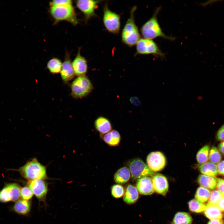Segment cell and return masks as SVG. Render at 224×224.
I'll use <instances>...</instances> for the list:
<instances>
[{
  "instance_id": "1",
  "label": "cell",
  "mask_w": 224,
  "mask_h": 224,
  "mask_svg": "<svg viewBox=\"0 0 224 224\" xmlns=\"http://www.w3.org/2000/svg\"><path fill=\"white\" fill-rule=\"evenodd\" d=\"M49 12L54 24L62 21H67L74 26L79 23L72 2L50 7Z\"/></svg>"
},
{
  "instance_id": "2",
  "label": "cell",
  "mask_w": 224,
  "mask_h": 224,
  "mask_svg": "<svg viewBox=\"0 0 224 224\" xmlns=\"http://www.w3.org/2000/svg\"><path fill=\"white\" fill-rule=\"evenodd\" d=\"M161 8V7L156 8L152 17L142 26L140 29L141 34L144 38L150 40L161 37L174 40L175 38L166 35L163 33L159 24L157 16Z\"/></svg>"
},
{
  "instance_id": "3",
  "label": "cell",
  "mask_w": 224,
  "mask_h": 224,
  "mask_svg": "<svg viewBox=\"0 0 224 224\" xmlns=\"http://www.w3.org/2000/svg\"><path fill=\"white\" fill-rule=\"evenodd\" d=\"M136 6L133 7L130 12V15L122 30L121 34L122 41L129 47L136 45L141 39L140 35L134 19V13Z\"/></svg>"
},
{
  "instance_id": "4",
  "label": "cell",
  "mask_w": 224,
  "mask_h": 224,
  "mask_svg": "<svg viewBox=\"0 0 224 224\" xmlns=\"http://www.w3.org/2000/svg\"><path fill=\"white\" fill-rule=\"evenodd\" d=\"M19 171L23 177L30 180H44L47 178L45 167L35 158L21 167Z\"/></svg>"
},
{
  "instance_id": "5",
  "label": "cell",
  "mask_w": 224,
  "mask_h": 224,
  "mask_svg": "<svg viewBox=\"0 0 224 224\" xmlns=\"http://www.w3.org/2000/svg\"><path fill=\"white\" fill-rule=\"evenodd\" d=\"M71 95L74 98H82L88 95L93 89L92 84L86 76L78 77L71 84Z\"/></svg>"
},
{
  "instance_id": "6",
  "label": "cell",
  "mask_w": 224,
  "mask_h": 224,
  "mask_svg": "<svg viewBox=\"0 0 224 224\" xmlns=\"http://www.w3.org/2000/svg\"><path fill=\"white\" fill-rule=\"evenodd\" d=\"M152 54L161 58H165V54L152 40L141 38L136 44V55Z\"/></svg>"
},
{
  "instance_id": "7",
  "label": "cell",
  "mask_w": 224,
  "mask_h": 224,
  "mask_svg": "<svg viewBox=\"0 0 224 224\" xmlns=\"http://www.w3.org/2000/svg\"><path fill=\"white\" fill-rule=\"evenodd\" d=\"M103 21L105 28L109 32L114 34L119 33L121 25L120 16L111 11L107 3L103 8Z\"/></svg>"
},
{
  "instance_id": "8",
  "label": "cell",
  "mask_w": 224,
  "mask_h": 224,
  "mask_svg": "<svg viewBox=\"0 0 224 224\" xmlns=\"http://www.w3.org/2000/svg\"><path fill=\"white\" fill-rule=\"evenodd\" d=\"M131 176L134 180H138L146 176H152L154 173L141 159L135 158L131 160L128 164Z\"/></svg>"
},
{
  "instance_id": "9",
  "label": "cell",
  "mask_w": 224,
  "mask_h": 224,
  "mask_svg": "<svg viewBox=\"0 0 224 224\" xmlns=\"http://www.w3.org/2000/svg\"><path fill=\"white\" fill-rule=\"evenodd\" d=\"M102 1L93 0H78L75 1L77 7L82 13L85 22L91 18L96 16L95 10Z\"/></svg>"
},
{
  "instance_id": "10",
  "label": "cell",
  "mask_w": 224,
  "mask_h": 224,
  "mask_svg": "<svg viewBox=\"0 0 224 224\" xmlns=\"http://www.w3.org/2000/svg\"><path fill=\"white\" fill-rule=\"evenodd\" d=\"M147 166L153 172L160 171L166 164V159L164 155L160 152L150 153L147 158Z\"/></svg>"
},
{
  "instance_id": "11",
  "label": "cell",
  "mask_w": 224,
  "mask_h": 224,
  "mask_svg": "<svg viewBox=\"0 0 224 224\" xmlns=\"http://www.w3.org/2000/svg\"><path fill=\"white\" fill-rule=\"evenodd\" d=\"M28 185L33 194L38 199L41 201L45 199L48 189L47 183L43 180H29Z\"/></svg>"
},
{
  "instance_id": "12",
  "label": "cell",
  "mask_w": 224,
  "mask_h": 224,
  "mask_svg": "<svg viewBox=\"0 0 224 224\" xmlns=\"http://www.w3.org/2000/svg\"><path fill=\"white\" fill-rule=\"evenodd\" d=\"M81 48H78L77 54L72 62L75 74L77 77L86 76L88 68L87 61L81 54Z\"/></svg>"
},
{
  "instance_id": "13",
  "label": "cell",
  "mask_w": 224,
  "mask_h": 224,
  "mask_svg": "<svg viewBox=\"0 0 224 224\" xmlns=\"http://www.w3.org/2000/svg\"><path fill=\"white\" fill-rule=\"evenodd\" d=\"M60 73L63 81L65 82L72 79L75 75L72 65L70 53L66 51Z\"/></svg>"
},
{
  "instance_id": "14",
  "label": "cell",
  "mask_w": 224,
  "mask_h": 224,
  "mask_svg": "<svg viewBox=\"0 0 224 224\" xmlns=\"http://www.w3.org/2000/svg\"><path fill=\"white\" fill-rule=\"evenodd\" d=\"M154 191L158 194L165 196L169 188L166 177L160 174H154L152 178Z\"/></svg>"
},
{
  "instance_id": "15",
  "label": "cell",
  "mask_w": 224,
  "mask_h": 224,
  "mask_svg": "<svg viewBox=\"0 0 224 224\" xmlns=\"http://www.w3.org/2000/svg\"><path fill=\"white\" fill-rule=\"evenodd\" d=\"M136 188L139 193L143 195L152 194L155 191L152 179L149 176L143 177L138 180Z\"/></svg>"
},
{
  "instance_id": "16",
  "label": "cell",
  "mask_w": 224,
  "mask_h": 224,
  "mask_svg": "<svg viewBox=\"0 0 224 224\" xmlns=\"http://www.w3.org/2000/svg\"><path fill=\"white\" fill-rule=\"evenodd\" d=\"M94 125L96 129L101 135L108 133L111 130L112 128L110 120L103 116H100L96 119Z\"/></svg>"
},
{
  "instance_id": "17",
  "label": "cell",
  "mask_w": 224,
  "mask_h": 224,
  "mask_svg": "<svg viewBox=\"0 0 224 224\" xmlns=\"http://www.w3.org/2000/svg\"><path fill=\"white\" fill-rule=\"evenodd\" d=\"M139 198L138 190L135 186L129 184L126 187L123 199L128 204H132L135 203Z\"/></svg>"
},
{
  "instance_id": "18",
  "label": "cell",
  "mask_w": 224,
  "mask_h": 224,
  "mask_svg": "<svg viewBox=\"0 0 224 224\" xmlns=\"http://www.w3.org/2000/svg\"><path fill=\"white\" fill-rule=\"evenodd\" d=\"M102 136L104 141L110 146L118 145L121 140L120 135L116 130H111L106 134L102 135Z\"/></svg>"
},
{
  "instance_id": "19",
  "label": "cell",
  "mask_w": 224,
  "mask_h": 224,
  "mask_svg": "<svg viewBox=\"0 0 224 224\" xmlns=\"http://www.w3.org/2000/svg\"><path fill=\"white\" fill-rule=\"evenodd\" d=\"M131 176L129 168L124 166L120 168L116 172L114 175V180L118 184H124L128 181Z\"/></svg>"
},
{
  "instance_id": "20",
  "label": "cell",
  "mask_w": 224,
  "mask_h": 224,
  "mask_svg": "<svg viewBox=\"0 0 224 224\" xmlns=\"http://www.w3.org/2000/svg\"><path fill=\"white\" fill-rule=\"evenodd\" d=\"M206 208L204 211L205 215L211 220L220 219L223 217L222 211L217 205L209 204L206 205Z\"/></svg>"
},
{
  "instance_id": "21",
  "label": "cell",
  "mask_w": 224,
  "mask_h": 224,
  "mask_svg": "<svg viewBox=\"0 0 224 224\" xmlns=\"http://www.w3.org/2000/svg\"><path fill=\"white\" fill-rule=\"evenodd\" d=\"M197 182L201 186L211 189H215L217 184L216 178L203 174L199 176L197 179Z\"/></svg>"
},
{
  "instance_id": "22",
  "label": "cell",
  "mask_w": 224,
  "mask_h": 224,
  "mask_svg": "<svg viewBox=\"0 0 224 224\" xmlns=\"http://www.w3.org/2000/svg\"><path fill=\"white\" fill-rule=\"evenodd\" d=\"M31 207V204L29 201L22 199L18 200L16 202L13 209L18 214L25 215L30 212Z\"/></svg>"
},
{
  "instance_id": "23",
  "label": "cell",
  "mask_w": 224,
  "mask_h": 224,
  "mask_svg": "<svg viewBox=\"0 0 224 224\" xmlns=\"http://www.w3.org/2000/svg\"><path fill=\"white\" fill-rule=\"evenodd\" d=\"M200 172L203 174L215 177L218 173L217 165L211 162L201 164L199 166Z\"/></svg>"
},
{
  "instance_id": "24",
  "label": "cell",
  "mask_w": 224,
  "mask_h": 224,
  "mask_svg": "<svg viewBox=\"0 0 224 224\" xmlns=\"http://www.w3.org/2000/svg\"><path fill=\"white\" fill-rule=\"evenodd\" d=\"M192 218L188 213L178 212L175 215L173 220V224H191Z\"/></svg>"
},
{
  "instance_id": "25",
  "label": "cell",
  "mask_w": 224,
  "mask_h": 224,
  "mask_svg": "<svg viewBox=\"0 0 224 224\" xmlns=\"http://www.w3.org/2000/svg\"><path fill=\"white\" fill-rule=\"evenodd\" d=\"M62 63L60 59L54 57L48 61L47 67L51 73L53 74L59 73L60 72Z\"/></svg>"
},
{
  "instance_id": "26",
  "label": "cell",
  "mask_w": 224,
  "mask_h": 224,
  "mask_svg": "<svg viewBox=\"0 0 224 224\" xmlns=\"http://www.w3.org/2000/svg\"><path fill=\"white\" fill-rule=\"evenodd\" d=\"M211 192L208 189L200 186L197 189L195 193V199L198 202L204 203L208 202Z\"/></svg>"
},
{
  "instance_id": "27",
  "label": "cell",
  "mask_w": 224,
  "mask_h": 224,
  "mask_svg": "<svg viewBox=\"0 0 224 224\" xmlns=\"http://www.w3.org/2000/svg\"><path fill=\"white\" fill-rule=\"evenodd\" d=\"M209 151V146L205 145L198 151L196 155V159L199 163L202 164L208 161Z\"/></svg>"
},
{
  "instance_id": "28",
  "label": "cell",
  "mask_w": 224,
  "mask_h": 224,
  "mask_svg": "<svg viewBox=\"0 0 224 224\" xmlns=\"http://www.w3.org/2000/svg\"><path fill=\"white\" fill-rule=\"evenodd\" d=\"M189 208L190 211L196 213L204 211L206 208V205L202 203L195 199L190 200L188 203Z\"/></svg>"
},
{
  "instance_id": "29",
  "label": "cell",
  "mask_w": 224,
  "mask_h": 224,
  "mask_svg": "<svg viewBox=\"0 0 224 224\" xmlns=\"http://www.w3.org/2000/svg\"><path fill=\"white\" fill-rule=\"evenodd\" d=\"M12 201V193L10 184L6 185L0 191V202L6 203Z\"/></svg>"
},
{
  "instance_id": "30",
  "label": "cell",
  "mask_w": 224,
  "mask_h": 224,
  "mask_svg": "<svg viewBox=\"0 0 224 224\" xmlns=\"http://www.w3.org/2000/svg\"><path fill=\"white\" fill-rule=\"evenodd\" d=\"M222 159L221 155L219 150L215 147H212L209 152L208 159L214 164L218 163Z\"/></svg>"
},
{
  "instance_id": "31",
  "label": "cell",
  "mask_w": 224,
  "mask_h": 224,
  "mask_svg": "<svg viewBox=\"0 0 224 224\" xmlns=\"http://www.w3.org/2000/svg\"><path fill=\"white\" fill-rule=\"evenodd\" d=\"M223 194L217 190H213L211 192L210 197L206 205H217L222 197Z\"/></svg>"
},
{
  "instance_id": "32",
  "label": "cell",
  "mask_w": 224,
  "mask_h": 224,
  "mask_svg": "<svg viewBox=\"0 0 224 224\" xmlns=\"http://www.w3.org/2000/svg\"><path fill=\"white\" fill-rule=\"evenodd\" d=\"M125 192L123 186L119 184L114 185L111 188L112 195L115 198H119L123 196Z\"/></svg>"
},
{
  "instance_id": "33",
  "label": "cell",
  "mask_w": 224,
  "mask_h": 224,
  "mask_svg": "<svg viewBox=\"0 0 224 224\" xmlns=\"http://www.w3.org/2000/svg\"><path fill=\"white\" fill-rule=\"evenodd\" d=\"M33 194L28 186H25L21 189L20 196L23 199L28 200L32 198Z\"/></svg>"
},
{
  "instance_id": "34",
  "label": "cell",
  "mask_w": 224,
  "mask_h": 224,
  "mask_svg": "<svg viewBox=\"0 0 224 224\" xmlns=\"http://www.w3.org/2000/svg\"><path fill=\"white\" fill-rule=\"evenodd\" d=\"M216 179L217 180L216 187L218 190L224 194V180L219 178Z\"/></svg>"
},
{
  "instance_id": "35",
  "label": "cell",
  "mask_w": 224,
  "mask_h": 224,
  "mask_svg": "<svg viewBox=\"0 0 224 224\" xmlns=\"http://www.w3.org/2000/svg\"><path fill=\"white\" fill-rule=\"evenodd\" d=\"M217 138L219 141H224V124L217 131Z\"/></svg>"
},
{
  "instance_id": "36",
  "label": "cell",
  "mask_w": 224,
  "mask_h": 224,
  "mask_svg": "<svg viewBox=\"0 0 224 224\" xmlns=\"http://www.w3.org/2000/svg\"><path fill=\"white\" fill-rule=\"evenodd\" d=\"M71 2H72V1L71 0H54L50 2L49 6L58 5Z\"/></svg>"
},
{
  "instance_id": "37",
  "label": "cell",
  "mask_w": 224,
  "mask_h": 224,
  "mask_svg": "<svg viewBox=\"0 0 224 224\" xmlns=\"http://www.w3.org/2000/svg\"><path fill=\"white\" fill-rule=\"evenodd\" d=\"M218 173L224 175V160L220 161L217 165Z\"/></svg>"
},
{
  "instance_id": "38",
  "label": "cell",
  "mask_w": 224,
  "mask_h": 224,
  "mask_svg": "<svg viewBox=\"0 0 224 224\" xmlns=\"http://www.w3.org/2000/svg\"><path fill=\"white\" fill-rule=\"evenodd\" d=\"M217 206L221 211L224 212V194L217 203Z\"/></svg>"
},
{
  "instance_id": "39",
  "label": "cell",
  "mask_w": 224,
  "mask_h": 224,
  "mask_svg": "<svg viewBox=\"0 0 224 224\" xmlns=\"http://www.w3.org/2000/svg\"><path fill=\"white\" fill-rule=\"evenodd\" d=\"M208 224H224V222L222 219L211 220Z\"/></svg>"
},
{
  "instance_id": "40",
  "label": "cell",
  "mask_w": 224,
  "mask_h": 224,
  "mask_svg": "<svg viewBox=\"0 0 224 224\" xmlns=\"http://www.w3.org/2000/svg\"><path fill=\"white\" fill-rule=\"evenodd\" d=\"M218 147L219 151L224 155V141L221 142Z\"/></svg>"
},
{
  "instance_id": "41",
  "label": "cell",
  "mask_w": 224,
  "mask_h": 224,
  "mask_svg": "<svg viewBox=\"0 0 224 224\" xmlns=\"http://www.w3.org/2000/svg\"><path fill=\"white\" fill-rule=\"evenodd\" d=\"M132 103L137 106L141 104V102L139 99L137 97L132 98Z\"/></svg>"
},
{
  "instance_id": "42",
  "label": "cell",
  "mask_w": 224,
  "mask_h": 224,
  "mask_svg": "<svg viewBox=\"0 0 224 224\" xmlns=\"http://www.w3.org/2000/svg\"><path fill=\"white\" fill-rule=\"evenodd\" d=\"M219 1V0H209L205 2L201 3L200 4L202 6H206L208 4H211L216 2Z\"/></svg>"
}]
</instances>
